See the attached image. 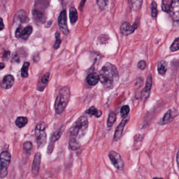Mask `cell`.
<instances>
[{"label":"cell","mask_w":179,"mask_h":179,"mask_svg":"<svg viewBox=\"0 0 179 179\" xmlns=\"http://www.w3.org/2000/svg\"><path fill=\"white\" fill-rule=\"evenodd\" d=\"M89 122L85 116H81L77 119L69 129V148L72 150H76L81 147L79 140L86 135Z\"/></svg>","instance_id":"cell-1"},{"label":"cell","mask_w":179,"mask_h":179,"mask_svg":"<svg viewBox=\"0 0 179 179\" xmlns=\"http://www.w3.org/2000/svg\"><path fill=\"white\" fill-rule=\"evenodd\" d=\"M99 82L105 88L112 89L119 81L117 68L110 62H107L99 71Z\"/></svg>","instance_id":"cell-2"},{"label":"cell","mask_w":179,"mask_h":179,"mask_svg":"<svg viewBox=\"0 0 179 179\" xmlns=\"http://www.w3.org/2000/svg\"><path fill=\"white\" fill-rule=\"evenodd\" d=\"M71 98V90L68 86H64L59 89L56 100L54 108L58 115L62 113L67 106Z\"/></svg>","instance_id":"cell-3"},{"label":"cell","mask_w":179,"mask_h":179,"mask_svg":"<svg viewBox=\"0 0 179 179\" xmlns=\"http://www.w3.org/2000/svg\"><path fill=\"white\" fill-rule=\"evenodd\" d=\"M47 125L44 122H41L38 123L35 128V137L37 145L38 148H41L44 146L47 140V135L46 133V128Z\"/></svg>","instance_id":"cell-4"},{"label":"cell","mask_w":179,"mask_h":179,"mask_svg":"<svg viewBox=\"0 0 179 179\" xmlns=\"http://www.w3.org/2000/svg\"><path fill=\"white\" fill-rule=\"evenodd\" d=\"M11 160V155L8 151H3L0 154V177L4 178L8 173V166Z\"/></svg>","instance_id":"cell-5"},{"label":"cell","mask_w":179,"mask_h":179,"mask_svg":"<svg viewBox=\"0 0 179 179\" xmlns=\"http://www.w3.org/2000/svg\"><path fill=\"white\" fill-rule=\"evenodd\" d=\"M108 157L111 162L115 168L117 169H120L123 168L124 162L118 153L112 150L109 152Z\"/></svg>","instance_id":"cell-6"},{"label":"cell","mask_w":179,"mask_h":179,"mask_svg":"<svg viewBox=\"0 0 179 179\" xmlns=\"http://www.w3.org/2000/svg\"><path fill=\"white\" fill-rule=\"evenodd\" d=\"M64 130V127L62 126L51 136L47 148V153L48 155H51L52 153L53 152L54 149L55 143L59 138H61Z\"/></svg>","instance_id":"cell-7"},{"label":"cell","mask_w":179,"mask_h":179,"mask_svg":"<svg viewBox=\"0 0 179 179\" xmlns=\"http://www.w3.org/2000/svg\"><path fill=\"white\" fill-rule=\"evenodd\" d=\"M33 32V27L29 25L26 27L21 26L17 28L15 33V36L17 38H21L23 40H27Z\"/></svg>","instance_id":"cell-8"},{"label":"cell","mask_w":179,"mask_h":179,"mask_svg":"<svg viewBox=\"0 0 179 179\" xmlns=\"http://www.w3.org/2000/svg\"><path fill=\"white\" fill-rule=\"evenodd\" d=\"M59 28L62 33L65 35L69 34V30L68 28L67 22V14L65 10H62L59 14L58 20Z\"/></svg>","instance_id":"cell-9"},{"label":"cell","mask_w":179,"mask_h":179,"mask_svg":"<svg viewBox=\"0 0 179 179\" xmlns=\"http://www.w3.org/2000/svg\"><path fill=\"white\" fill-rule=\"evenodd\" d=\"M152 77L151 74H149L147 78L146 85L142 90L140 94V99L144 102L146 101L147 99L149 97L152 88Z\"/></svg>","instance_id":"cell-10"},{"label":"cell","mask_w":179,"mask_h":179,"mask_svg":"<svg viewBox=\"0 0 179 179\" xmlns=\"http://www.w3.org/2000/svg\"><path fill=\"white\" fill-rule=\"evenodd\" d=\"M129 120H130V116L129 115V116L128 115L126 117H123V119L119 123V125L117 127V128L115 130L114 136H113V138H114L115 141L117 142V141H118L120 139V138L122 135V133H123L125 127L126 126L127 123L128 122Z\"/></svg>","instance_id":"cell-11"},{"label":"cell","mask_w":179,"mask_h":179,"mask_svg":"<svg viewBox=\"0 0 179 179\" xmlns=\"http://www.w3.org/2000/svg\"><path fill=\"white\" fill-rule=\"evenodd\" d=\"M41 162V154L40 152H36L34 157L32 167V173L34 177H36L39 173Z\"/></svg>","instance_id":"cell-12"},{"label":"cell","mask_w":179,"mask_h":179,"mask_svg":"<svg viewBox=\"0 0 179 179\" xmlns=\"http://www.w3.org/2000/svg\"><path fill=\"white\" fill-rule=\"evenodd\" d=\"M169 13H170L173 20L176 22L179 21V0H172L171 7Z\"/></svg>","instance_id":"cell-13"},{"label":"cell","mask_w":179,"mask_h":179,"mask_svg":"<svg viewBox=\"0 0 179 179\" xmlns=\"http://www.w3.org/2000/svg\"><path fill=\"white\" fill-rule=\"evenodd\" d=\"M137 25H131L128 22H125L122 24L120 27V33L125 36H128L129 35L132 34L137 27Z\"/></svg>","instance_id":"cell-14"},{"label":"cell","mask_w":179,"mask_h":179,"mask_svg":"<svg viewBox=\"0 0 179 179\" xmlns=\"http://www.w3.org/2000/svg\"><path fill=\"white\" fill-rule=\"evenodd\" d=\"M14 81V78L13 76L10 74L7 75L4 77L3 79L1 84V86L5 89L11 88L13 85Z\"/></svg>","instance_id":"cell-15"},{"label":"cell","mask_w":179,"mask_h":179,"mask_svg":"<svg viewBox=\"0 0 179 179\" xmlns=\"http://www.w3.org/2000/svg\"><path fill=\"white\" fill-rule=\"evenodd\" d=\"M50 73L47 72L43 76L40 82H38L37 86V90L40 92H43L44 89L47 87L49 82Z\"/></svg>","instance_id":"cell-16"},{"label":"cell","mask_w":179,"mask_h":179,"mask_svg":"<svg viewBox=\"0 0 179 179\" xmlns=\"http://www.w3.org/2000/svg\"><path fill=\"white\" fill-rule=\"evenodd\" d=\"M28 17L26 16V13L24 10H20L17 12L14 18V22L19 23H27L28 22Z\"/></svg>","instance_id":"cell-17"},{"label":"cell","mask_w":179,"mask_h":179,"mask_svg":"<svg viewBox=\"0 0 179 179\" xmlns=\"http://www.w3.org/2000/svg\"><path fill=\"white\" fill-rule=\"evenodd\" d=\"M86 82L89 85L94 86L97 85L99 82V77L98 74L96 72H92L89 74L86 77Z\"/></svg>","instance_id":"cell-18"},{"label":"cell","mask_w":179,"mask_h":179,"mask_svg":"<svg viewBox=\"0 0 179 179\" xmlns=\"http://www.w3.org/2000/svg\"><path fill=\"white\" fill-rule=\"evenodd\" d=\"M33 18L38 23H44L46 21V17L44 13L39 10H34L33 11Z\"/></svg>","instance_id":"cell-19"},{"label":"cell","mask_w":179,"mask_h":179,"mask_svg":"<svg viewBox=\"0 0 179 179\" xmlns=\"http://www.w3.org/2000/svg\"><path fill=\"white\" fill-rule=\"evenodd\" d=\"M85 113L90 116H94L96 118H99L102 115V110H98L94 106H92L88 109L86 110Z\"/></svg>","instance_id":"cell-20"},{"label":"cell","mask_w":179,"mask_h":179,"mask_svg":"<svg viewBox=\"0 0 179 179\" xmlns=\"http://www.w3.org/2000/svg\"><path fill=\"white\" fill-rule=\"evenodd\" d=\"M130 8L133 11H138L141 8L143 0H128Z\"/></svg>","instance_id":"cell-21"},{"label":"cell","mask_w":179,"mask_h":179,"mask_svg":"<svg viewBox=\"0 0 179 179\" xmlns=\"http://www.w3.org/2000/svg\"><path fill=\"white\" fill-rule=\"evenodd\" d=\"M173 118L172 116V111L171 109L169 110L167 112L164 116L162 119V120L160 122V124L161 125H165L166 124L170 123L172 120Z\"/></svg>","instance_id":"cell-22"},{"label":"cell","mask_w":179,"mask_h":179,"mask_svg":"<svg viewBox=\"0 0 179 179\" xmlns=\"http://www.w3.org/2000/svg\"><path fill=\"white\" fill-rule=\"evenodd\" d=\"M77 11L74 7H71L69 9V18L72 24L75 23L78 20Z\"/></svg>","instance_id":"cell-23"},{"label":"cell","mask_w":179,"mask_h":179,"mask_svg":"<svg viewBox=\"0 0 179 179\" xmlns=\"http://www.w3.org/2000/svg\"><path fill=\"white\" fill-rule=\"evenodd\" d=\"M167 71V63L166 61H161L158 64V72L161 75H164Z\"/></svg>","instance_id":"cell-24"},{"label":"cell","mask_w":179,"mask_h":179,"mask_svg":"<svg viewBox=\"0 0 179 179\" xmlns=\"http://www.w3.org/2000/svg\"><path fill=\"white\" fill-rule=\"evenodd\" d=\"M28 122V119L27 117H18L15 120V125L19 128H22L24 127Z\"/></svg>","instance_id":"cell-25"},{"label":"cell","mask_w":179,"mask_h":179,"mask_svg":"<svg viewBox=\"0 0 179 179\" xmlns=\"http://www.w3.org/2000/svg\"><path fill=\"white\" fill-rule=\"evenodd\" d=\"M117 119V116L115 112H110L109 114L108 118L107 119V127L109 128H111L115 123Z\"/></svg>","instance_id":"cell-26"},{"label":"cell","mask_w":179,"mask_h":179,"mask_svg":"<svg viewBox=\"0 0 179 179\" xmlns=\"http://www.w3.org/2000/svg\"><path fill=\"white\" fill-rule=\"evenodd\" d=\"M30 65V62H25L23 64V66H22L21 69V72L22 77L27 78L28 77V70Z\"/></svg>","instance_id":"cell-27"},{"label":"cell","mask_w":179,"mask_h":179,"mask_svg":"<svg viewBox=\"0 0 179 179\" xmlns=\"http://www.w3.org/2000/svg\"><path fill=\"white\" fill-rule=\"evenodd\" d=\"M171 3H172V0H163L161 5L162 10L165 12L169 13Z\"/></svg>","instance_id":"cell-28"},{"label":"cell","mask_w":179,"mask_h":179,"mask_svg":"<svg viewBox=\"0 0 179 179\" xmlns=\"http://www.w3.org/2000/svg\"><path fill=\"white\" fill-rule=\"evenodd\" d=\"M55 37L56 38V41H55V43L54 45V48L55 49H58L59 48V47L61 46V43H62V41L61 39V34L58 31H56L55 34Z\"/></svg>","instance_id":"cell-29"},{"label":"cell","mask_w":179,"mask_h":179,"mask_svg":"<svg viewBox=\"0 0 179 179\" xmlns=\"http://www.w3.org/2000/svg\"><path fill=\"white\" fill-rule=\"evenodd\" d=\"M32 148H33V144L31 142H27L24 143L23 145L24 151L27 153V154H30Z\"/></svg>","instance_id":"cell-30"},{"label":"cell","mask_w":179,"mask_h":179,"mask_svg":"<svg viewBox=\"0 0 179 179\" xmlns=\"http://www.w3.org/2000/svg\"><path fill=\"white\" fill-rule=\"evenodd\" d=\"M130 112V108L128 105H124L120 110V115L122 117H125L128 115Z\"/></svg>","instance_id":"cell-31"},{"label":"cell","mask_w":179,"mask_h":179,"mask_svg":"<svg viewBox=\"0 0 179 179\" xmlns=\"http://www.w3.org/2000/svg\"><path fill=\"white\" fill-rule=\"evenodd\" d=\"M151 15L153 18H156L158 14V9L156 2H152L151 4Z\"/></svg>","instance_id":"cell-32"},{"label":"cell","mask_w":179,"mask_h":179,"mask_svg":"<svg viewBox=\"0 0 179 179\" xmlns=\"http://www.w3.org/2000/svg\"><path fill=\"white\" fill-rule=\"evenodd\" d=\"M97 4L101 10H104L107 7L108 0H97Z\"/></svg>","instance_id":"cell-33"},{"label":"cell","mask_w":179,"mask_h":179,"mask_svg":"<svg viewBox=\"0 0 179 179\" xmlns=\"http://www.w3.org/2000/svg\"><path fill=\"white\" fill-rule=\"evenodd\" d=\"M179 38H177L170 46V51L173 52L178 51L179 48Z\"/></svg>","instance_id":"cell-34"},{"label":"cell","mask_w":179,"mask_h":179,"mask_svg":"<svg viewBox=\"0 0 179 179\" xmlns=\"http://www.w3.org/2000/svg\"><path fill=\"white\" fill-rule=\"evenodd\" d=\"M138 67L141 70H144L146 67V62L145 61L142 60L139 62L138 63Z\"/></svg>","instance_id":"cell-35"},{"label":"cell","mask_w":179,"mask_h":179,"mask_svg":"<svg viewBox=\"0 0 179 179\" xmlns=\"http://www.w3.org/2000/svg\"><path fill=\"white\" fill-rule=\"evenodd\" d=\"M4 28V24L3 21L1 17H0V31H2Z\"/></svg>","instance_id":"cell-36"},{"label":"cell","mask_w":179,"mask_h":179,"mask_svg":"<svg viewBox=\"0 0 179 179\" xmlns=\"http://www.w3.org/2000/svg\"><path fill=\"white\" fill-rule=\"evenodd\" d=\"M179 151H177L176 156V160H177V167H179Z\"/></svg>","instance_id":"cell-37"},{"label":"cell","mask_w":179,"mask_h":179,"mask_svg":"<svg viewBox=\"0 0 179 179\" xmlns=\"http://www.w3.org/2000/svg\"><path fill=\"white\" fill-rule=\"evenodd\" d=\"M86 1V0H82V1L81 5H80V7H79L80 10H82V7H83V6H84V4H85V3Z\"/></svg>","instance_id":"cell-38"},{"label":"cell","mask_w":179,"mask_h":179,"mask_svg":"<svg viewBox=\"0 0 179 179\" xmlns=\"http://www.w3.org/2000/svg\"><path fill=\"white\" fill-rule=\"evenodd\" d=\"M10 52H8V51H7V52H5L4 55V57H5V58L8 57H9V56H10Z\"/></svg>","instance_id":"cell-39"},{"label":"cell","mask_w":179,"mask_h":179,"mask_svg":"<svg viewBox=\"0 0 179 179\" xmlns=\"http://www.w3.org/2000/svg\"><path fill=\"white\" fill-rule=\"evenodd\" d=\"M4 68H5V64L3 62H0V70H2Z\"/></svg>","instance_id":"cell-40"}]
</instances>
